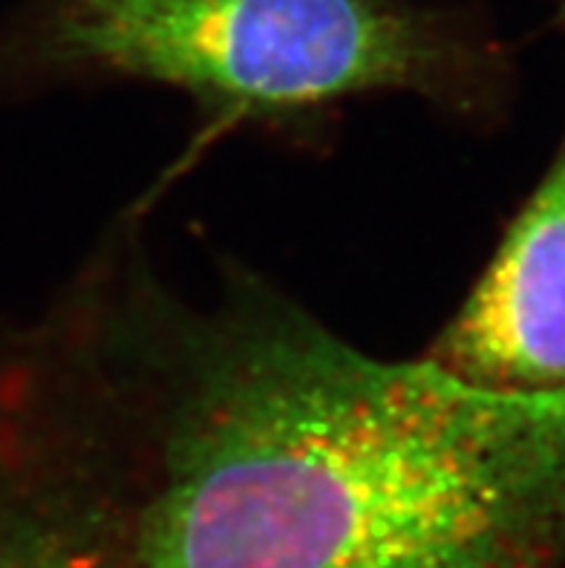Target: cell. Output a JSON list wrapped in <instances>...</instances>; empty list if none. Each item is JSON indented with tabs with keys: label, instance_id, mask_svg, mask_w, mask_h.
Wrapping results in <instances>:
<instances>
[{
	"label": "cell",
	"instance_id": "obj_1",
	"mask_svg": "<svg viewBox=\"0 0 565 568\" xmlns=\"http://www.w3.org/2000/svg\"><path fill=\"white\" fill-rule=\"evenodd\" d=\"M50 310L133 568L565 566V396L364 353L234 260L188 295L130 216Z\"/></svg>",
	"mask_w": 565,
	"mask_h": 568
},
{
	"label": "cell",
	"instance_id": "obj_2",
	"mask_svg": "<svg viewBox=\"0 0 565 568\" xmlns=\"http://www.w3.org/2000/svg\"><path fill=\"white\" fill-rule=\"evenodd\" d=\"M108 84L176 90L208 128L315 142L375 95L487 122L511 61L482 18L430 0H18L0 18V99Z\"/></svg>",
	"mask_w": 565,
	"mask_h": 568
},
{
	"label": "cell",
	"instance_id": "obj_3",
	"mask_svg": "<svg viewBox=\"0 0 565 568\" xmlns=\"http://www.w3.org/2000/svg\"><path fill=\"white\" fill-rule=\"evenodd\" d=\"M0 568H133L122 497L38 321H0Z\"/></svg>",
	"mask_w": 565,
	"mask_h": 568
},
{
	"label": "cell",
	"instance_id": "obj_4",
	"mask_svg": "<svg viewBox=\"0 0 565 568\" xmlns=\"http://www.w3.org/2000/svg\"><path fill=\"white\" fill-rule=\"evenodd\" d=\"M424 361L500 396H565V144Z\"/></svg>",
	"mask_w": 565,
	"mask_h": 568
},
{
	"label": "cell",
	"instance_id": "obj_5",
	"mask_svg": "<svg viewBox=\"0 0 565 568\" xmlns=\"http://www.w3.org/2000/svg\"><path fill=\"white\" fill-rule=\"evenodd\" d=\"M552 3H554V14H557V23L565 32V0H552Z\"/></svg>",
	"mask_w": 565,
	"mask_h": 568
}]
</instances>
